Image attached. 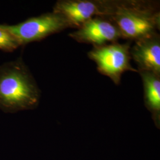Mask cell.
Wrapping results in <instances>:
<instances>
[{
	"instance_id": "obj_1",
	"label": "cell",
	"mask_w": 160,
	"mask_h": 160,
	"mask_svg": "<svg viewBox=\"0 0 160 160\" xmlns=\"http://www.w3.org/2000/svg\"><path fill=\"white\" fill-rule=\"evenodd\" d=\"M39 87L22 58L0 65V110L6 113L36 108Z\"/></svg>"
},
{
	"instance_id": "obj_2",
	"label": "cell",
	"mask_w": 160,
	"mask_h": 160,
	"mask_svg": "<svg viewBox=\"0 0 160 160\" xmlns=\"http://www.w3.org/2000/svg\"><path fill=\"white\" fill-rule=\"evenodd\" d=\"M108 19L118 27L122 38L135 41L158 33L160 29V12L143 1H116Z\"/></svg>"
},
{
	"instance_id": "obj_3",
	"label": "cell",
	"mask_w": 160,
	"mask_h": 160,
	"mask_svg": "<svg viewBox=\"0 0 160 160\" xmlns=\"http://www.w3.org/2000/svg\"><path fill=\"white\" fill-rule=\"evenodd\" d=\"M2 26L16 38L20 46L40 41L52 34L72 28L62 15L53 12L29 18L15 25Z\"/></svg>"
},
{
	"instance_id": "obj_4",
	"label": "cell",
	"mask_w": 160,
	"mask_h": 160,
	"mask_svg": "<svg viewBox=\"0 0 160 160\" xmlns=\"http://www.w3.org/2000/svg\"><path fill=\"white\" fill-rule=\"evenodd\" d=\"M130 50L129 43L114 42L94 46L88 53V56L97 64V69L102 74L109 77L114 84H119L122 75L125 72H138L131 64Z\"/></svg>"
},
{
	"instance_id": "obj_5",
	"label": "cell",
	"mask_w": 160,
	"mask_h": 160,
	"mask_svg": "<svg viewBox=\"0 0 160 160\" xmlns=\"http://www.w3.org/2000/svg\"><path fill=\"white\" fill-rule=\"evenodd\" d=\"M116 1L107 0H60L53 12L62 15L72 28H78L94 17L109 18L114 10Z\"/></svg>"
},
{
	"instance_id": "obj_6",
	"label": "cell",
	"mask_w": 160,
	"mask_h": 160,
	"mask_svg": "<svg viewBox=\"0 0 160 160\" xmlns=\"http://www.w3.org/2000/svg\"><path fill=\"white\" fill-rule=\"evenodd\" d=\"M69 36L77 42L90 43L94 46L114 43L122 38L119 30L113 22L100 17L87 20Z\"/></svg>"
},
{
	"instance_id": "obj_7",
	"label": "cell",
	"mask_w": 160,
	"mask_h": 160,
	"mask_svg": "<svg viewBox=\"0 0 160 160\" xmlns=\"http://www.w3.org/2000/svg\"><path fill=\"white\" fill-rule=\"evenodd\" d=\"M138 71H148L160 75V39L158 33L135 41L130 50Z\"/></svg>"
},
{
	"instance_id": "obj_8",
	"label": "cell",
	"mask_w": 160,
	"mask_h": 160,
	"mask_svg": "<svg viewBox=\"0 0 160 160\" xmlns=\"http://www.w3.org/2000/svg\"><path fill=\"white\" fill-rule=\"evenodd\" d=\"M143 81L145 104L152 114L155 125L160 126V75L148 71H138Z\"/></svg>"
},
{
	"instance_id": "obj_9",
	"label": "cell",
	"mask_w": 160,
	"mask_h": 160,
	"mask_svg": "<svg viewBox=\"0 0 160 160\" xmlns=\"http://www.w3.org/2000/svg\"><path fill=\"white\" fill-rule=\"evenodd\" d=\"M20 46L16 38L0 24V50L12 52Z\"/></svg>"
}]
</instances>
